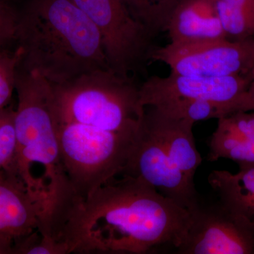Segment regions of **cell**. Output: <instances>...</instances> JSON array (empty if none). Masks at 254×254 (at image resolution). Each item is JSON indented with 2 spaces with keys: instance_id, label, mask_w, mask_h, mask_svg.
<instances>
[{
  "instance_id": "1",
  "label": "cell",
  "mask_w": 254,
  "mask_h": 254,
  "mask_svg": "<svg viewBox=\"0 0 254 254\" xmlns=\"http://www.w3.org/2000/svg\"><path fill=\"white\" fill-rule=\"evenodd\" d=\"M190 222L186 209L141 179L123 175L76 205L58 240L68 254H148L177 248Z\"/></svg>"
},
{
  "instance_id": "2",
  "label": "cell",
  "mask_w": 254,
  "mask_h": 254,
  "mask_svg": "<svg viewBox=\"0 0 254 254\" xmlns=\"http://www.w3.org/2000/svg\"><path fill=\"white\" fill-rule=\"evenodd\" d=\"M16 170L43 209L39 232L57 238L78 200L60 155L49 82L36 73H17Z\"/></svg>"
},
{
  "instance_id": "3",
  "label": "cell",
  "mask_w": 254,
  "mask_h": 254,
  "mask_svg": "<svg viewBox=\"0 0 254 254\" xmlns=\"http://www.w3.org/2000/svg\"><path fill=\"white\" fill-rule=\"evenodd\" d=\"M16 36L24 69L50 83L111 69L99 30L71 0H36L18 21Z\"/></svg>"
},
{
  "instance_id": "4",
  "label": "cell",
  "mask_w": 254,
  "mask_h": 254,
  "mask_svg": "<svg viewBox=\"0 0 254 254\" xmlns=\"http://www.w3.org/2000/svg\"><path fill=\"white\" fill-rule=\"evenodd\" d=\"M194 123L158 106L145 107L128 163L121 175L141 179L189 213L200 201L194 176L202 163Z\"/></svg>"
},
{
  "instance_id": "5",
  "label": "cell",
  "mask_w": 254,
  "mask_h": 254,
  "mask_svg": "<svg viewBox=\"0 0 254 254\" xmlns=\"http://www.w3.org/2000/svg\"><path fill=\"white\" fill-rule=\"evenodd\" d=\"M50 83L55 121L82 124L120 133H137L145 113L140 86L110 68Z\"/></svg>"
},
{
  "instance_id": "6",
  "label": "cell",
  "mask_w": 254,
  "mask_h": 254,
  "mask_svg": "<svg viewBox=\"0 0 254 254\" xmlns=\"http://www.w3.org/2000/svg\"><path fill=\"white\" fill-rule=\"evenodd\" d=\"M55 123L62 161L78 203L123 173L138 133Z\"/></svg>"
},
{
  "instance_id": "7",
  "label": "cell",
  "mask_w": 254,
  "mask_h": 254,
  "mask_svg": "<svg viewBox=\"0 0 254 254\" xmlns=\"http://www.w3.org/2000/svg\"><path fill=\"white\" fill-rule=\"evenodd\" d=\"M99 30L110 68L125 77L151 61L154 37L133 17L125 0H71Z\"/></svg>"
},
{
  "instance_id": "8",
  "label": "cell",
  "mask_w": 254,
  "mask_h": 254,
  "mask_svg": "<svg viewBox=\"0 0 254 254\" xmlns=\"http://www.w3.org/2000/svg\"><path fill=\"white\" fill-rule=\"evenodd\" d=\"M151 61L168 65L171 73L193 77L250 75L254 66V38L172 43L156 48Z\"/></svg>"
},
{
  "instance_id": "9",
  "label": "cell",
  "mask_w": 254,
  "mask_h": 254,
  "mask_svg": "<svg viewBox=\"0 0 254 254\" xmlns=\"http://www.w3.org/2000/svg\"><path fill=\"white\" fill-rule=\"evenodd\" d=\"M190 222L182 243L181 254H254V222L218 199H200L190 212Z\"/></svg>"
},
{
  "instance_id": "10",
  "label": "cell",
  "mask_w": 254,
  "mask_h": 254,
  "mask_svg": "<svg viewBox=\"0 0 254 254\" xmlns=\"http://www.w3.org/2000/svg\"><path fill=\"white\" fill-rule=\"evenodd\" d=\"M250 75L223 77H193L170 73L165 77L152 76L140 86L143 107L177 100H203L230 107L235 113L254 111L250 92Z\"/></svg>"
},
{
  "instance_id": "11",
  "label": "cell",
  "mask_w": 254,
  "mask_h": 254,
  "mask_svg": "<svg viewBox=\"0 0 254 254\" xmlns=\"http://www.w3.org/2000/svg\"><path fill=\"white\" fill-rule=\"evenodd\" d=\"M43 209L17 174L0 171V254L38 230Z\"/></svg>"
},
{
  "instance_id": "12",
  "label": "cell",
  "mask_w": 254,
  "mask_h": 254,
  "mask_svg": "<svg viewBox=\"0 0 254 254\" xmlns=\"http://www.w3.org/2000/svg\"><path fill=\"white\" fill-rule=\"evenodd\" d=\"M227 158L240 170L254 167V113L237 112L219 119L209 143L208 160Z\"/></svg>"
},
{
  "instance_id": "13",
  "label": "cell",
  "mask_w": 254,
  "mask_h": 254,
  "mask_svg": "<svg viewBox=\"0 0 254 254\" xmlns=\"http://www.w3.org/2000/svg\"><path fill=\"white\" fill-rule=\"evenodd\" d=\"M165 31L172 43L227 38L213 0H183Z\"/></svg>"
},
{
  "instance_id": "14",
  "label": "cell",
  "mask_w": 254,
  "mask_h": 254,
  "mask_svg": "<svg viewBox=\"0 0 254 254\" xmlns=\"http://www.w3.org/2000/svg\"><path fill=\"white\" fill-rule=\"evenodd\" d=\"M208 182L222 203L251 220L254 209V167L237 174L214 170Z\"/></svg>"
},
{
  "instance_id": "15",
  "label": "cell",
  "mask_w": 254,
  "mask_h": 254,
  "mask_svg": "<svg viewBox=\"0 0 254 254\" xmlns=\"http://www.w3.org/2000/svg\"><path fill=\"white\" fill-rule=\"evenodd\" d=\"M183 0H125L130 12L154 38L166 29L174 11Z\"/></svg>"
},
{
  "instance_id": "16",
  "label": "cell",
  "mask_w": 254,
  "mask_h": 254,
  "mask_svg": "<svg viewBox=\"0 0 254 254\" xmlns=\"http://www.w3.org/2000/svg\"><path fill=\"white\" fill-rule=\"evenodd\" d=\"M153 106V105H152ZM179 118L193 123L210 119H219L235 113L230 107L203 100H177L156 105Z\"/></svg>"
},
{
  "instance_id": "17",
  "label": "cell",
  "mask_w": 254,
  "mask_h": 254,
  "mask_svg": "<svg viewBox=\"0 0 254 254\" xmlns=\"http://www.w3.org/2000/svg\"><path fill=\"white\" fill-rule=\"evenodd\" d=\"M14 117L15 110L11 108H5L0 111V171L5 170L18 175V141Z\"/></svg>"
},
{
  "instance_id": "18",
  "label": "cell",
  "mask_w": 254,
  "mask_h": 254,
  "mask_svg": "<svg viewBox=\"0 0 254 254\" xmlns=\"http://www.w3.org/2000/svg\"><path fill=\"white\" fill-rule=\"evenodd\" d=\"M12 254H68V248L64 242L43 236L37 230L16 242Z\"/></svg>"
},
{
  "instance_id": "19",
  "label": "cell",
  "mask_w": 254,
  "mask_h": 254,
  "mask_svg": "<svg viewBox=\"0 0 254 254\" xmlns=\"http://www.w3.org/2000/svg\"><path fill=\"white\" fill-rule=\"evenodd\" d=\"M21 60L20 48L12 56L0 50V111L6 108L16 88V68Z\"/></svg>"
},
{
  "instance_id": "20",
  "label": "cell",
  "mask_w": 254,
  "mask_h": 254,
  "mask_svg": "<svg viewBox=\"0 0 254 254\" xmlns=\"http://www.w3.org/2000/svg\"><path fill=\"white\" fill-rule=\"evenodd\" d=\"M243 14L254 18V0H220Z\"/></svg>"
},
{
  "instance_id": "21",
  "label": "cell",
  "mask_w": 254,
  "mask_h": 254,
  "mask_svg": "<svg viewBox=\"0 0 254 254\" xmlns=\"http://www.w3.org/2000/svg\"><path fill=\"white\" fill-rule=\"evenodd\" d=\"M250 90V91L252 92V93H254V81H252V83H251Z\"/></svg>"
},
{
  "instance_id": "22",
  "label": "cell",
  "mask_w": 254,
  "mask_h": 254,
  "mask_svg": "<svg viewBox=\"0 0 254 254\" xmlns=\"http://www.w3.org/2000/svg\"><path fill=\"white\" fill-rule=\"evenodd\" d=\"M251 76H252V81H254V68H252V72H251Z\"/></svg>"
},
{
  "instance_id": "23",
  "label": "cell",
  "mask_w": 254,
  "mask_h": 254,
  "mask_svg": "<svg viewBox=\"0 0 254 254\" xmlns=\"http://www.w3.org/2000/svg\"><path fill=\"white\" fill-rule=\"evenodd\" d=\"M251 220H252V222H254V209L253 213H252V218H251Z\"/></svg>"
},
{
  "instance_id": "24",
  "label": "cell",
  "mask_w": 254,
  "mask_h": 254,
  "mask_svg": "<svg viewBox=\"0 0 254 254\" xmlns=\"http://www.w3.org/2000/svg\"><path fill=\"white\" fill-rule=\"evenodd\" d=\"M252 95H254V93H252Z\"/></svg>"
}]
</instances>
